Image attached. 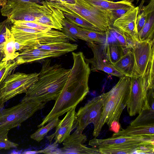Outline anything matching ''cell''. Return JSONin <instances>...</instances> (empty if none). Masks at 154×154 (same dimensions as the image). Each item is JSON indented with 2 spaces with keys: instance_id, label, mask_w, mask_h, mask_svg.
I'll return each mask as SVG.
<instances>
[{
  "instance_id": "30bf717a",
  "label": "cell",
  "mask_w": 154,
  "mask_h": 154,
  "mask_svg": "<svg viewBox=\"0 0 154 154\" xmlns=\"http://www.w3.org/2000/svg\"><path fill=\"white\" fill-rule=\"evenodd\" d=\"M130 78V89L126 106L129 115L132 116L140 112L148 91L142 76L134 75Z\"/></svg>"
},
{
  "instance_id": "d6a6232c",
  "label": "cell",
  "mask_w": 154,
  "mask_h": 154,
  "mask_svg": "<svg viewBox=\"0 0 154 154\" xmlns=\"http://www.w3.org/2000/svg\"><path fill=\"white\" fill-rule=\"evenodd\" d=\"M11 20L13 24L17 26L29 28L45 32H48L52 29L48 26L33 21Z\"/></svg>"
},
{
  "instance_id": "e575fe53",
  "label": "cell",
  "mask_w": 154,
  "mask_h": 154,
  "mask_svg": "<svg viewBox=\"0 0 154 154\" xmlns=\"http://www.w3.org/2000/svg\"><path fill=\"white\" fill-rule=\"evenodd\" d=\"M149 13L143 7L139 9L136 23L137 38L145 23L147 15Z\"/></svg>"
},
{
  "instance_id": "5bb4252c",
  "label": "cell",
  "mask_w": 154,
  "mask_h": 154,
  "mask_svg": "<svg viewBox=\"0 0 154 154\" xmlns=\"http://www.w3.org/2000/svg\"><path fill=\"white\" fill-rule=\"evenodd\" d=\"M76 107V106L73 107L67 112L64 117L60 120L56 127L55 132L47 137L51 143L54 139L55 142L61 143L69 136L72 131L77 127L78 122L75 111Z\"/></svg>"
},
{
  "instance_id": "83f0119b",
  "label": "cell",
  "mask_w": 154,
  "mask_h": 154,
  "mask_svg": "<svg viewBox=\"0 0 154 154\" xmlns=\"http://www.w3.org/2000/svg\"><path fill=\"white\" fill-rule=\"evenodd\" d=\"M63 28L61 31L67 37L68 40L76 41L78 38L80 27L64 18L62 22Z\"/></svg>"
},
{
  "instance_id": "7bdbcfd3",
  "label": "cell",
  "mask_w": 154,
  "mask_h": 154,
  "mask_svg": "<svg viewBox=\"0 0 154 154\" xmlns=\"http://www.w3.org/2000/svg\"><path fill=\"white\" fill-rule=\"evenodd\" d=\"M7 2V0H0V4L2 5L3 6L6 5Z\"/></svg>"
},
{
  "instance_id": "1f68e13d",
  "label": "cell",
  "mask_w": 154,
  "mask_h": 154,
  "mask_svg": "<svg viewBox=\"0 0 154 154\" xmlns=\"http://www.w3.org/2000/svg\"><path fill=\"white\" fill-rule=\"evenodd\" d=\"M154 54L152 56L147 69L143 77L147 90L154 88Z\"/></svg>"
},
{
  "instance_id": "9c48e42d",
  "label": "cell",
  "mask_w": 154,
  "mask_h": 154,
  "mask_svg": "<svg viewBox=\"0 0 154 154\" xmlns=\"http://www.w3.org/2000/svg\"><path fill=\"white\" fill-rule=\"evenodd\" d=\"M150 143H154V136H120L102 139L94 137L89 141L88 144L92 147L99 149L126 148Z\"/></svg>"
},
{
  "instance_id": "cb8c5ba5",
  "label": "cell",
  "mask_w": 154,
  "mask_h": 154,
  "mask_svg": "<svg viewBox=\"0 0 154 154\" xmlns=\"http://www.w3.org/2000/svg\"><path fill=\"white\" fill-rule=\"evenodd\" d=\"M154 11L148 14L145 23L137 38V42L154 39Z\"/></svg>"
},
{
  "instance_id": "60d3db41",
  "label": "cell",
  "mask_w": 154,
  "mask_h": 154,
  "mask_svg": "<svg viewBox=\"0 0 154 154\" xmlns=\"http://www.w3.org/2000/svg\"><path fill=\"white\" fill-rule=\"evenodd\" d=\"M49 2L63 3L66 2L65 0H45Z\"/></svg>"
},
{
  "instance_id": "4dcf8cb0",
  "label": "cell",
  "mask_w": 154,
  "mask_h": 154,
  "mask_svg": "<svg viewBox=\"0 0 154 154\" xmlns=\"http://www.w3.org/2000/svg\"><path fill=\"white\" fill-rule=\"evenodd\" d=\"M13 25L11 19L7 17L0 23V62L4 57V47L8 29Z\"/></svg>"
},
{
  "instance_id": "f35d334b",
  "label": "cell",
  "mask_w": 154,
  "mask_h": 154,
  "mask_svg": "<svg viewBox=\"0 0 154 154\" xmlns=\"http://www.w3.org/2000/svg\"><path fill=\"white\" fill-rule=\"evenodd\" d=\"M14 47L16 51H19L25 47L23 45L15 41L14 43Z\"/></svg>"
},
{
  "instance_id": "d6986e66",
  "label": "cell",
  "mask_w": 154,
  "mask_h": 154,
  "mask_svg": "<svg viewBox=\"0 0 154 154\" xmlns=\"http://www.w3.org/2000/svg\"><path fill=\"white\" fill-rule=\"evenodd\" d=\"M154 136V124L146 125L129 126L114 133L112 137Z\"/></svg>"
},
{
  "instance_id": "836d02e7",
  "label": "cell",
  "mask_w": 154,
  "mask_h": 154,
  "mask_svg": "<svg viewBox=\"0 0 154 154\" xmlns=\"http://www.w3.org/2000/svg\"><path fill=\"white\" fill-rule=\"evenodd\" d=\"M108 29L115 36L116 40L122 46L125 54H126L129 50L126 43V36L123 33L112 26H109Z\"/></svg>"
},
{
  "instance_id": "ee69618b",
  "label": "cell",
  "mask_w": 154,
  "mask_h": 154,
  "mask_svg": "<svg viewBox=\"0 0 154 154\" xmlns=\"http://www.w3.org/2000/svg\"><path fill=\"white\" fill-rule=\"evenodd\" d=\"M133 2L134 1H136V4L138 3L140 1H141V3H143L144 2V0H131Z\"/></svg>"
},
{
  "instance_id": "484cf974",
  "label": "cell",
  "mask_w": 154,
  "mask_h": 154,
  "mask_svg": "<svg viewBox=\"0 0 154 154\" xmlns=\"http://www.w3.org/2000/svg\"><path fill=\"white\" fill-rule=\"evenodd\" d=\"M11 28L8 30L5 37V42L4 47V57L2 61H8L15 59L19 55V52H16L14 47L15 39L11 32Z\"/></svg>"
},
{
  "instance_id": "ac0fdd59",
  "label": "cell",
  "mask_w": 154,
  "mask_h": 154,
  "mask_svg": "<svg viewBox=\"0 0 154 154\" xmlns=\"http://www.w3.org/2000/svg\"><path fill=\"white\" fill-rule=\"evenodd\" d=\"M65 18L63 11L57 8L53 12L37 18L34 22L51 29L61 31L63 28L62 22Z\"/></svg>"
},
{
  "instance_id": "f6af8a7d",
  "label": "cell",
  "mask_w": 154,
  "mask_h": 154,
  "mask_svg": "<svg viewBox=\"0 0 154 154\" xmlns=\"http://www.w3.org/2000/svg\"><path fill=\"white\" fill-rule=\"evenodd\" d=\"M4 105L2 104V97H1V94L0 93V108L3 107Z\"/></svg>"
},
{
  "instance_id": "8d00e7d4",
  "label": "cell",
  "mask_w": 154,
  "mask_h": 154,
  "mask_svg": "<svg viewBox=\"0 0 154 154\" xmlns=\"http://www.w3.org/2000/svg\"><path fill=\"white\" fill-rule=\"evenodd\" d=\"M58 143L55 141L54 143L50 144L45 149L37 151V153L60 154V149L58 148Z\"/></svg>"
},
{
  "instance_id": "603a6c76",
  "label": "cell",
  "mask_w": 154,
  "mask_h": 154,
  "mask_svg": "<svg viewBox=\"0 0 154 154\" xmlns=\"http://www.w3.org/2000/svg\"><path fill=\"white\" fill-rule=\"evenodd\" d=\"M90 4L106 10L120 9L129 10L134 7L131 0H122L114 2L105 0H85Z\"/></svg>"
},
{
  "instance_id": "8992f818",
  "label": "cell",
  "mask_w": 154,
  "mask_h": 154,
  "mask_svg": "<svg viewBox=\"0 0 154 154\" xmlns=\"http://www.w3.org/2000/svg\"><path fill=\"white\" fill-rule=\"evenodd\" d=\"M47 103L22 101L8 109L0 108V133L8 132L21 125L38 111L43 108Z\"/></svg>"
},
{
  "instance_id": "7a4b0ae2",
  "label": "cell",
  "mask_w": 154,
  "mask_h": 154,
  "mask_svg": "<svg viewBox=\"0 0 154 154\" xmlns=\"http://www.w3.org/2000/svg\"><path fill=\"white\" fill-rule=\"evenodd\" d=\"M70 69L60 64H51L47 58L43 62L37 80L27 90L22 101L48 102L55 100L62 91Z\"/></svg>"
},
{
  "instance_id": "2e32d148",
  "label": "cell",
  "mask_w": 154,
  "mask_h": 154,
  "mask_svg": "<svg viewBox=\"0 0 154 154\" xmlns=\"http://www.w3.org/2000/svg\"><path fill=\"white\" fill-rule=\"evenodd\" d=\"M18 52L19 55L15 58L18 65L62 55L59 53L39 48L35 44L25 46Z\"/></svg>"
},
{
  "instance_id": "5b68a950",
  "label": "cell",
  "mask_w": 154,
  "mask_h": 154,
  "mask_svg": "<svg viewBox=\"0 0 154 154\" xmlns=\"http://www.w3.org/2000/svg\"><path fill=\"white\" fill-rule=\"evenodd\" d=\"M42 5L30 2L7 1L2 7V16L16 20L33 21L41 17L49 14L57 9L50 2L43 1Z\"/></svg>"
},
{
  "instance_id": "ab89813d",
  "label": "cell",
  "mask_w": 154,
  "mask_h": 154,
  "mask_svg": "<svg viewBox=\"0 0 154 154\" xmlns=\"http://www.w3.org/2000/svg\"><path fill=\"white\" fill-rule=\"evenodd\" d=\"M7 1H22L24 2H30L38 3L39 2L40 0H7Z\"/></svg>"
},
{
  "instance_id": "74e56055",
  "label": "cell",
  "mask_w": 154,
  "mask_h": 154,
  "mask_svg": "<svg viewBox=\"0 0 154 154\" xmlns=\"http://www.w3.org/2000/svg\"><path fill=\"white\" fill-rule=\"evenodd\" d=\"M128 10L126 9H120L112 10L115 15L117 18L120 17L125 14Z\"/></svg>"
},
{
  "instance_id": "44dd1931",
  "label": "cell",
  "mask_w": 154,
  "mask_h": 154,
  "mask_svg": "<svg viewBox=\"0 0 154 154\" xmlns=\"http://www.w3.org/2000/svg\"><path fill=\"white\" fill-rule=\"evenodd\" d=\"M101 154H153L154 145L150 144L125 148H106L98 149Z\"/></svg>"
},
{
  "instance_id": "8fae6325",
  "label": "cell",
  "mask_w": 154,
  "mask_h": 154,
  "mask_svg": "<svg viewBox=\"0 0 154 154\" xmlns=\"http://www.w3.org/2000/svg\"><path fill=\"white\" fill-rule=\"evenodd\" d=\"M105 44L87 43L93 54L92 58H85V61L91 65V70L92 71L101 70L108 74L119 78L125 76L117 70L108 59L105 53Z\"/></svg>"
},
{
  "instance_id": "7dc6e473",
  "label": "cell",
  "mask_w": 154,
  "mask_h": 154,
  "mask_svg": "<svg viewBox=\"0 0 154 154\" xmlns=\"http://www.w3.org/2000/svg\"><path fill=\"white\" fill-rule=\"evenodd\" d=\"M1 6L2 7L3 6V5H2L0 4V7Z\"/></svg>"
},
{
  "instance_id": "ba28073f",
  "label": "cell",
  "mask_w": 154,
  "mask_h": 154,
  "mask_svg": "<svg viewBox=\"0 0 154 154\" xmlns=\"http://www.w3.org/2000/svg\"><path fill=\"white\" fill-rule=\"evenodd\" d=\"M103 109L102 94L88 101L76 112L78 125L76 130L82 133L87 126L91 123H93L94 128H95L100 120Z\"/></svg>"
},
{
  "instance_id": "6da1fadb",
  "label": "cell",
  "mask_w": 154,
  "mask_h": 154,
  "mask_svg": "<svg viewBox=\"0 0 154 154\" xmlns=\"http://www.w3.org/2000/svg\"><path fill=\"white\" fill-rule=\"evenodd\" d=\"M73 64L67 79L55 104L37 127L62 116L82 102L89 92L88 82L91 69L82 52H72Z\"/></svg>"
},
{
  "instance_id": "277c9868",
  "label": "cell",
  "mask_w": 154,
  "mask_h": 154,
  "mask_svg": "<svg viewBox=\"0 0 154 154\" xmlns=\"http://www.w3.org/2000/svg\"><path fill=\"white\" fill-rule=\"evenodd\" d=\"M75 0V3L74 4L66 2L61 3L51 2L62 11L80 17L103 32L106 31L117 18L112 10L93 5L85 0Z\"/></svg>"
},
{
  "instance_id": "d4e9b609",
  "label": "cell",
  "mask_w": 154,
  "mask_h": 154,
  "mask_svg": "<svg viewBox=\"0 0 154 154\" xmlns=\"http://www.w3.org/2000/svg\"><path fill=\"white\" fill-rule=\"evenodd\" d=\"M106 54L109 60L113 64L125 54L122 46L117 42H106L105 45Z\"/></svg>"
},
{
  "instance_id": "f1b7e54d",
  "label": "cell",
  "mask_w": 154,
  "mask_h": 154,
  "mask_svg": "<svg viewBox=\"0 0 154 154\" xmlns=\"http://www.w3.org/2000/svg\"><path fill=\"white\" fill-rule=\"evenodd\" d=\"M63 12L66 19L79 27L103 32L94 25L80 17L69 13Z\"/></svg>"
},
{
  "instance_id": "d590c367",
  "label": "cell",
  "mask_w": 154,
  "mask_h": 154,
  "mask_svg": "<svg viewBox=\"0 0 154 154\" xmlns=\"http://www.w3.org/2000/svg\"><path fill=\"white\" fill-rule=\"evenodd\" d=\"M8 132L0 133V149H9L17 147L19 145L9 140L8 138Z\"/></svg>"
},
{
  "instance_id": "4316f807",
  "label": "cell",
  "mask_w": 154,
  "mask_h": 154,
  "mask_svg": "<svg viewBox=\"0 0 154 154\" xmlns=\"http://www.w3.org/2000/svg\"><path fill=\"white\" fill-rule=\"evenodd\" d=\"M60 120L59 117L49 121L47 124L39 128L35 132L31 134L30 138L38 142L42 140L48 132L57 125Z\"/></svg>"
},
{
  "instance_id": "3957f363",
  "label": "cell",
  "mask_w": 154,
  "mask_h": 154,
  "mask_svg": "<svg viewBox=\"0 0 154 154\" xmlns=\"http://www.w3.org/2000/svg\"><path fill=\"white\" fill-rule=\"evenodd\" d=\"M130 85V77L124 76L119 78L118 82L109 91L102 94L103 109L99 123L94 128L93 135L94 137L99 136L105 124L111 131L116 133L119 131V120L127 106Z\"/></svg>"
},
{
  "instance_id": "9a60e30c",
  "label": "cell",
  "mask_w": 154,
  "mask_h": 154,
  "mask_svg": "<svg viewBox=\"0 0 154 154\" xmlns=\"http://www.w3.org/2000/svg\"><path fill=\"white\" fill-rule=\"evenodd\" d=\"M139 6L131 8L116 18L112 26L126 36L132 37L137 42L136 23Z\"/></svg>"
},
{
  "instance_id": "7402d4cb",
  "label": "cell",
  "mask_w": 154,
  "mask_h": 154,
  "mask_svg": "<svg viewBox=\"0 0 154 154\" xmlns=\"http://www.w3.org/2000/svg\"><path fill=\"white\" fill-rule=\"evenodd\" d=\"M108 37L107 30L100 32L80 27L78 38L87 43L105 44L107 41Z\"/></svg>"
},
{
  "instance_id": "bcb514c9",
  "label": "cell",
  "mask_w": 154,
  "mask_h": 154,
  "mask_svg": "<svg viewBox=\"0 0 154 154\" xmlns=\"http://www.w3.org/2000/svg\"><path fill=\"white\" fill-rule=\"evenodd\" d=\"M107 1H114L115 0H105Z\"/></svg>"
},
{
  "instance_id": "e0dca14e",
  "label": "cell",
  "mask_w": 154,
  "mask_h": 154,
  "mask_svg": "<svg viewBox=\"0 0 154 154\" xmlns=\"http://www.w3.org/2000/svg\"><path fill=\"white\" fill-rule=\"evenodd\" d=\"M154 88L147 92L146 100L138 116L130 124L142 126L154 124Z\"/></svg>"
},
{
  "instance_id": "ffe728a7",
  "label": "cell",
  "mask_w": 154,
  "mask_h": 154,
  "mask_svg": "<svg viewBox=\"0 0 154 154\" xmlns=\"http://www.w3.org/2000/svg\"><path fill=\"white\" fill-rule=\"evenodd\" d=\"M113 65L117 70L125 76L130 77L132 76L135 66V59L132 49L129 50Z\"/></svg>"
},
{
  "instance_id": "f546056e",
  "label": "cell",
  "mask_w": 154,
  "mask_h": 154,
  "mask_svg": "<svg viewBox=\"0 0 154 154\" xmlns=\"http://www.w3.org/2000/svg\"><path fill=\"white\" fill-rule=\"evenodd\" d=\"M18 65L15 59L0 62V85L14 71Z\"/></svg>"
},
{
  "instance_id": "b9f144b4",
  "label": "cell",
  "mask_w": 154,
  "mask_h": 154,
  "mask_svg": "<svg viewBox=\"0 0 154 154\" xmlns=\"http://www.w3.org/2000/svg\"><path fill=\"white\" fill-rule=\"evenodd\" d=\"M66 3L71 4H75V0H65Z\"/></svg>"
},
{
  "instance_id": "52a82bcc",
  "label": "cell",
  "mask_w": 154,
  "mask_h": 154,
  "mask_svg": "<svg viewBox=\"0 0 154 154\" xmlns=\"http://www.w3.org/2000/svg\"><path fill=\"white\" fill-rule=\"evenodd\" d=\"M38 73L17 72L9 75L0 85L2 104L16 96L25 93L37 80Z\"/></svg>"
},
{
  "instance_id": "4fadbf2b",
  "label": "cell",
  "mask_w": 154,
  "mask_h": 154,
  "mask_svg": "<svg viewBox=\"0 0 154 154\" xmlns=\"http://www.w3.org/2000/svg\"><path fill=\"white\" fill-rule=\"evenodd\" d=\"M87 141V136L76 130L63 142V147L60 149L62 154H101L99 150L87 147L84 143Z\"/></svg>"
},
{
  "instance_id": "7c38bea8",
  "label": "cell",
  "mask_w": 154,
  "mask_h": 154,
  "mask_svg": "<svg viewBox=\"0 0 154 154\" xmlns=\"http://www.w3.org/2000/svg\"><path fill=\"white\" fill-rule=\"evenodd\" d=\"M132 51L135 59L133 76H141L143 77L152 56L154 54V39L137 42Z\"/></svg>"
}]
</instances>
